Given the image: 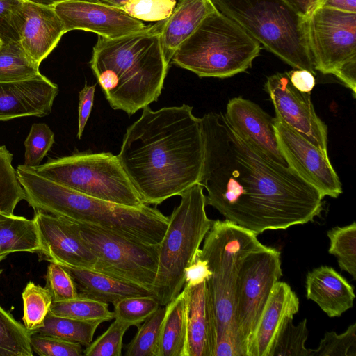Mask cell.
Wrapping results in <instances>:
<instances>
[{
	"mask_svg": "<svg viewBox=\"0 0 356 356\" xmlns=\"http://www.w3.org/2000/svg\"><path fill=\"white\" fill-rule=\"evenodd\" d=\"M299 309V299L291 286L277 281L257 323L248 356H269L275 338L288 317Z\"/></svg>",
	"mask_w": 356,
	"mask_h": 356,
	"instance_id": "obj_21",
	"label": "cell"
},
{
	"mask_svg": "<svg viewBox=\"0 0 356 356\" xmlns=\"http://www.w3.org/2000/svg\"><path fill=\"white\" fill-rule=\"evenodd\" d=\"M330 245L328 252L335 256L342 270L356 279V224L335 227L327 233Z\"/></svg>",
	"mask_w": 356,
	"mask_h": 356,
	"instance_id": "obj_33",
	"label": "cell"
},
{
	"mask_svg": "<svg viewBox=\"0 0 356 356\" xmlns=\"http://www.w3.org/2000/svg\"><path fill=\"white\" fill-rule=\"evenodd\" d=\"M50 313L54 315L82 321L103 322L115 319L108 304L92 299L77 297L74 299L52 302Z\"/></svg>",
	"mask_w": 356,
	"mask_h": 356,
	"instance_id": "obj_31",
	"label": "cell"
},
{
	"mask_svg": "<svg viewBox=\"0 0 356 356\" xmlns=\"http://www.w3.org/2000/svg\"><path fill=\"white\" fill-rule=\"evenodd\" d=\"M306 33L315 70L333 74L356 59V13L318 6L307 17Z\"/></svg>",
	"mask_w": 356,
	"mask_h": 356,
	"instance_id": "obj_12",
	"label": "cell"
},
{
	"mask_svg": "<svg viewBox=\"0 0 356 356\" xmlns=\"http://www.w3.org/2000/svg\"><path fill=\"white\" fill-rule=\"evenodd\" d=\"M306 296L331 318L339 317L350 309L355 298L353 286L333 268L327 266L307 273Z\"/></svg>",
	"mask_w": 356,
	"mask_h": 356,
	"instance_id": "obj_22",
	"label": "cell"
},
{
	"mask_svg": "<svg viewBox=\"0 0 356 356\" xmlns=\"http://www.w3.org/2000/svg\"><path fill=\"white\" fill-rule=\"evenodd\" d=\"M75 223L96 257L94 270L152 291L158 268L159 244L147 245Z\"/></svg>",
	"mask_w": 356,
	"mask_h": 356,
	"instance_id": "obj_11",
	"label": "cell"
},
{
	"mask_svg": "<svg viewBox=\"0 0 356 356\" xmlns=\"http://www.w3.org/2000/svg\"><path fill=\"white\" fill-rule=\"evenodd\" d=\"M16 172L24 200L34 210L147 245L159 244L168 227L169 217L148 204L129 207L86 195L43 177L24 165H19Z\"/></svg>",
	"mask_w": 356,
	"mask_h": 356,
	"instance_id": "obj_4",
	"label": "cell"
},
{
	"mask_svg": "<svg viewBox=\"0 0 356 356\" xmlns=\"http://www.w3.org/2000/svg\"><path fill=\"white\" fill-rule=\"evenodd\" d=\"M121 9L129 0H88Z\"/></svg>",
	"mask_w": 356,
	"mask_h": 356,
	"instance_id": "obj_50",
	"label": "cell"
},
{
	"mask_svg": "<svg viewBox=\"0 0 356 356\" xmlns=\"http://www.w3.org/2000/svg\"><path fill=\"white\" fill-rule=\"evenodd\" d=\"M164 20L117 38L99 36L90 65L114 110L130 116L160 96L169 67L161 42Z\"/></svg>",
	"mask_w": 356,
	"mask_h": 356,
	"instance_id": "obj_3",
	"label": "cell"
},
{
	"mask_svg": "<svg viewBox=\"0 0 356 356\" xmlns=\"http://www.w3.org/2000/svg\"><path fill=\"white\" fill-rule=\"evenodd\" d=\"M313 356H356V323L339 334L326 332Z\"/></svg>",
	"mask_w": 356,
	"mask_h": 356,
	"instance_id": "obj_39",
	"label": "cell"
},
{
	"mask_svg": "<svg viewBox=\"0 0 356 356\" xmlns=\"http://www.w3.org/2000/svg\"><path fill=\"white\" fill-rule=\"evenodd\" d=\"M265 88L274 106L275 117L328 156L327 128L316 114L310 93L297 90L287 72L268 76Z\"/></svg>",
	"mask_w": 356,
	"mask_h": 356,
	"instance_id": "obj_13",
	"label": "cell"
},
{
	"mask_svg": "<svg viewBox=\"0 0 356 356\" xmlns=\"http://www.w3.org/2000/svg\"><path fill=\"white\" fill-rule=\"evenodd\" d=\"M257 236L228 220H217L198 250L211 272L206 286L216 327L214 356H242L234 322L235 290L243 259L264 245Z\"/></svg>",
	"mask_w": 356,
	"mask_h": 356,
	"instance_id": "obj_5",
	"label": "cell"
},
{
	"mask_svg": "<svg viewBox=\"0 0 356 356\" xmlns=\"http://www.w3.org/2000/svg\"><path fill=\"white\" fill-rule=\"evenodd\" d=\"M216 10L212 0H179L177 3L164 20L161 33L162 50L168 64L177 48L209 14Z\"/></svg>",
	"mask_w": 356,
	"mask_h": 356,
	"instance_id": "obj_23",
	"label": "cell"
},
{
	"mask_svg": "<svg viewBox=\"0 0 356 356\" xmlns=\"http://www.w3.org/2000/svg\"><path fill=\"white\" fill-rule=\"evenodd\" d=\"M99 321H82L58 316L49 312L44 326L33 332L58 337L87 347L93 339Z\"/></svg>",
	"mask_w": 356,
	"mask_h": 356,
	"instance_id": "obj_27",
	"label": "cell"
},
{
	"mask_svg": "<svg viewBox=\"0 0 356 356\" xmlns=\"http://www.w3.org/2000/svg\"><path fill=\"white\" fill-rule=\"evenodd\" d=\"M58 91V86L42 74L25 80L0 82V121L49 115Z\"/></svg>",
	"mask_w": 356,
	"mask_h": 356,
	"instance_id": "obj_18",
	"label": "cell"
},
{
	"mask_svg": "<svg viewBox=\"0 0 356 356\" xmlns=\"http://www.w3.org/2000/svg\"><path fill=\"white\" fill-rule=\"evenodd\" d=\"M60 266L72 277L79 297L113 305L127 297L154 296L151 290L145 287L111 277L93 269Z\"/></svg>",
	"mask_w": 356,
	"mask_h": 356,
	"instance_id": "obj_24",
	"label": "cell"
},
{
	"mask_svg": "<svg viewBox=\"0 0 356 356\" xmlns=\"http://www.w3.org/2000/svg\"><path fill=\"white\" fill-rule=\"evenodd\" d=\"M287 72L291 83L297 90L302 92H312L316 80L311 72L303 69H294Z\"/></svg>",
	"mask_w": 356,
	"mask_h": 356,
	"instance_id": "obj_46",
	"label": "cell"
},
{
	"mask_svg": "<svg viewBox=\"0 0 356 356\" xmlns=\"http://www.w3.org/2000/svg\"><path fill=\"white\" fill-rule=\"evenodd\" d=\"M29 342L33 352L40 356H81L82 346L58 337L30 333Z\"/></svg>",
	"mask_w": 356,
	"mask_h": 356,
	"instance_id": "obj_41",
	"label": "cell"
},
{
	"mask_svg": "<svg viewBox=\"0 0 356 356\" xmlns=\"http://www.w3.org/2000/svg\"><path fill=\"white\" fill-rule=\"evenodd\" d=\"M33 220L41 243L40 261L93 269L96 257L75 222L38 209H35Z\"/></svg>",
	"mask_w": 356,
	"mask_h": 356,
	"instance_id": "obj_16",
	"label": "cell"
},
{
	"mask_svg": "<svg viewBox=\"0 0 356 356\" xmlns=\"http://www.w3.org/2000/svg\"><path fill=\"white\" fill-rule=\"evenodd\" d=\"M31 3L47 6H54L58 3L67 0H24Z\"/></svg>",
	"mask_w": 356,
	"mask_h": 356,
	"instance_id": "obj_51",
	"label": "cell"
},
{
	"mask_svg": "<svg viewBox=\"0 0 356 356\" xmlns=\"http://www.w3.org/2000/svg\"><path fill=\"white\" fill-rule=\"evenodd\" d=\"M30 168L43 177L86 195L129 207L140 208L146 204L117 155L111 152H78L51 159Z\"/></svg>",
	"mask_w": 356,
	"mask_h": 356,
	"instance_id": "obj_9",
	"label": "cell"
},
{
	"mask_svg": "<svg viewBox=\"0 0 356 356\" xmlns=\"http://www.w3.org/2000/svg\"><path fill=\"white\" fill-rule=\"evenodd\" d=\"M177 3V0H129L121 9L140 21L156 22L167 19Z\"/></svg>",
	"mask_w": 356,
	"mask_h": 356,
	"instance_id": "obj_40",
	"label": "cell"
},
{
	"mask_svg": "<svg viewBox=\"0 0 356 356\" xmlns=\"http://www.w3.org/2000/svg\"><path fill=\"white\" fill-rule=\"evenodd\" d=\"M146 204L158 205L198 183L204 160L200 118L183 104L149 106L131 124L117 155Z\"/></svg>",
	"mask_w": 356,
	"mask_h": 356,
	"instance_id": "obj_2",
	"label": "cell"
},
{
	"mask_svg": "<svg viewBox=\"0 0 356 356\" xmlns=\"http://www.w3.org/2000/svg\"><path fill=\"white\" fill-rule=\"evenodd\" d=\"M234 131L272 161L289 167L280 149L275 118L259 105L241 97L231 99L224 113Z\"/></svg>",
	"mask_w": 356,
	"mask_h": 356,
	"instance_id": "obj_17",
	"label": "cell"
},
{
	"mask_svg": "<svg viewBox=\"0 0 356 356\" xmlns=\"http://www.w3.org/2000/svg\"><path fill=\"white\" fill-rule=\"evenodd\" d=\"M24 0H0V39L19 41Z\"/></svg>",
	"mask_w": 356,
	"mask_h": 356,
	"instance_id": "obj_43",
	"label": "cell"
},
{
	"mask_svg": "<svg viewBox=\"0 0 356 356\" xmlns=\"http://www.w3.org/2000/svg\"><path fill=\"white\" fill-rule=\"evenodd\" d=\"M24 325L30 333L44 326L53 302L50 292L33 282L27 283L22 293Z\"/></svg>",
	"mask_w": 356,
	"mask_h": 356,
	"instance_id": "obj_32",
	"label": "cell"
},
{
	"mask_svg": "<svg viewBox=\"0 0 356 356\" xmlns=\"http://www.w3.org/2000/svg\"><path fill=\"white\" fill-rule=\"evenodd\" d=\"M41 243L35 220L0 213V261L17 252L38 253Z\"/></svg>",
	"mask_w": 356,
	"mask_h": 356,
	"instance_id": "obj_26",
	"label": "cell"
},
{
	"mask_svg": "<svg viewBox=\"0 0 356 356\" xmlns=\"http://www.w3.org/2000/svg\"><path fill=\"white\" fill-rule=\"evenodd\" d=\"M54 143V133L45 123H33L25 141L24 165L34 168L40 165Z\"/></svg>",
	"mask_w": 356,
	"mask_h": 356,
	"instance_id": "obj_37",
	"label": "cell"
},
{
	"mask_svg": "<svg viewBox=\"0 0 356 356\" xmlns=\"http://www.w3.org/2000/svg\"><path fill=\"white\" fill-rule=\"evenodd\" d=\"M186 289L187 356H214L216 327L206 282Z\"/></svg>",
	"mask_w": 356,
	"mask_h": 356,
	"instance_id": "obj_20",
	"label": "cell"
},
{
	"mask_svg": "<svg viewBox=\"0 0 356 356\" xmlns=\"http://www.w3.org/2000/svg\"><path fill=\"white\" fill-rule=\"evenodd\" d=\"M260 50L258 41L217 9L177 48L171 60L200 77L222 79L251 67Z\"/></svg>",
	"mask_w": 356,
	"mask_h": 356,
	"instance_id": "obj_6",
	"label": "cell"
},
{
	"mask_svg": "<svg viewBox=\"0 0 356 356\" xmlns=\"http://www.w3.org/2000/svg\"><path fill=\"white\" fill-rule=\"evenodd\" d=\"M65 32L91 31L106 38H117L145 29L143 21L122 9L88 0H67L54 6Z\"/></svg>",
	"mask_w": 356,
	"mask_h": 356,
	"instance_id": "obj_15",
	"label": "cell"
},
{
	"mask_svg": "<svg viewBox=\"0 0 356 356\" xmlns=\"http://www.w3.org/2000/svg\"><path fill=\"white\" fill-rule=\"evenodd\" d=\"M65 33V26L54 6L24 1L19 42L35 63L40 65Z\"/></svg>",
	"mask_w": 356,
	"mask_h": 356,
	"instance_id": "obj_19",
	"label": "cell"
},
{
	"mask_svg": "<svg viewBox=\"0 0 356 356\" xmlns=\"http://www.w3.org/2000/svg\"><path fill=\"white\" fill-rule=\"evenodd\" d=\"M2 272H3V269L0 266V275L2 273Z\"/></svg>",
	"mask_w": 356,
	"mask_h": 356,
	"instance_id": "obj_52",
	"label": "cell"
},
{
	"mask_svg": "<svg viewBox=\"0 0 356 356\" xmlns=\"http://www.w3.org/2000/svg\"><path fill=\"white\" fill-rule=\"evenodd\" d=\"M299 13L307 17L318 6L320 0H286Z\"/></svg>",
	"mask_w": 356,
	"mask_h": 356,
	"instance_id": "obj_49",
	"label": "cell"
},
{
	"mask_svg": "<svg viewBox=\"0 0 356 356\" xmlns=\"http://www.w3.org/2000/svg\"><path fill=\"white\" fill-rule=\"evenodd\" d=\"M158 246V268L152 291L165 306L184 288V270L194 259L213 221L206 213L203 187L195 184L180 194Z\"/></svg>",
	"mask_w": 356,
	"mask_h": 356,
	"instance_id": "obj_8",
	"label": "cell"
},
{
	"mask_svg": "<svg viewBox=\"0 0 356 356\" xmlns=\"http://www.w3.org/2000/svg\"><path fill=\"white\" fill-rule=\"evenodd\" d=\"M95 86H87L86 83L83 88L79 92V118L77 138H81L83 132L90 115L93 106Z\"/></svg>",
	"mask_w": 356,
	"mask_h": 356,
	"instance_id": "obj_45",
	"label": "cell"
},
{
	"mask_svg": "<svg viewBox=\"0 0 356 356\" xmlns=\"http://www.w3.org/2000/svg\"><path fill=\"white\" fill-rule=\"evenodd\" d=\"M39 66L19 41L2 42L0 47V82L25 80L40 74Z\"/></svg>",
	"mask_w": 356,
	"mask_h": 356,
	"instance_id": "obj_28",
	"label": "cell"
},
{
	"mask_svg": "<svg viewBox=\"0 0 356 356\" xmlns=\"http://www.w3.org/2000/svg\"><path fill=\"white\" fill-rule=\"evenodd\" d=\"M30 332L0 305V356H33Z\"/></svg>",
	"mask_w": 356,
	"mask_h": 356,
	"instance_id": "obj_30",
	"label": "cell"
},
{
	"mask_svg": "<svg viewBox=\"0 0 356 356\" xmlns=\"http://www.w3.org/2000/svg\"><path fill=\"white\" fill-rule=\"evenodd\" d=\"M113 306L115 318L138 327L161 305L154 296H140L121 299Z\"/></svg>",
	"mask_w": 356,
	"mask_h": 356,
	"instance_id": "obj_36",
	"label": "cell"
},
{
	"mask_svg": "<svg viewBox=\"0 0 356 356\" xmlns=\"http://www.w3.org/2000/svg\"><path fill=\"white\" fill-rule=\"evenodd\" d=\"M275 128L280 149L289 167L323 197H338L342 193V185L329 156L277 117Z\"/></svg>",
	"mask_w": 356,
	"mask_h": 356,
	"instance_id": "obj_14",
	"label": "cell"
},
{
	"mask_svg": "<svg viewBox=\"0 0 356 356\" xmlns=\"http://www.w3.org/2000/svg\"><path fill=\"white\" fill-rule=\"evenodd\" d=\"M1 44H2V41H1V40L0 39V47H1Z\"/></svg>",
	"mask_w": 356,
	"mask_h": 356,
	"instance_id": "obj_53",
	"label": "cell"
},
{
	"mask_svg": "<svg viewBox=\"0 0 356 356\" xmlns=\"http://www.w3.org/2000/svg\"><path fill=\"white\" fill-rule=\"evenodd\" d=\"M166 307L159 309L145 319L126 348V356H156Z\"/></svg>",
	"mask_w": 356,
	"mask_h": 356,
	"instance_id": "obj_35",
	"label": "cell"
},
{
	"mask_svg": "<svg viewBox=\"0 0 356 356\" xmlns=\"http://www.w3.org/2000/svg\"><path fill=\"white\" fill-rule=\"evenodd\" d=\"M333 74L350 88L354 97H355L356 59L351 60L344 63Z\"/></svg>",
	"mask_w": 356,
	"mask_h": 356,
	"instance_id": "obj_47",
	"label": "cell"
},
{
	"mask_svg": "<svg viewBox=\"0 0 356 356\" xmlns=\"http://www.w3.org/2000/svg\"><path fill=\"white\" fill-rule=\"evenodd\" d=\"M165 307L156 356H187L186 288Z\"/></svg>",
	"mask_w": 356,
	"mask_h": 356,
	"instance_id": "obj_25",
	"label": "cell"
},
{
	"mask_svg": "<svg viewBox=\"0 0 356 356\" xmlns=\"http://www.w3.org/2000/svg\"><path fill=\"white\" fill-rule=\"evenodd\" d=\"M204 160L198 183L207 204L258 235L313 222L324 197L291 167L277 163L240 137L224 113L200 118Z\"/></svg>",
	"mask_w": 356,
	"mask_h": 356,
	"instance_id": "obj_1",
	"label": "cell"
},
{
	"mask_svg": "<svg viewBox=\"0 0 356 356\" xmlns=\"http://www.w3.org/2000/svg\"><path fill=\"white\" fill-rule=\"evenodd\" d=\"M45 279V287L50 292L53 302L64 301L78 297L72 277L62 266L50 262Z\"/></svg>",
	"mask_w": 356,
	"mask_h": 356,
	"instance_id": "obj_42",
	"label": "cell"
},
{
	"mask_svg": "<svg viewBox=\"0 0 356 356\" xmlns=\"http://www.w3.org/2000/svg\"><path fill=\"white\" fill-rule=\"evenodd\" d=\"M211 274L207 260L197 250L193 261L184 270V285L193 286L206 282Z\"/></svg>",
	"mask_w": 356,
	"mask_h": 356,
	"instance_id": "obj_44",
	"label": "cell"
},
{
	"mask_svg": "<svg viewBox=\"0 0 356 356\" xmlns=\"http://www.w3.org/2000/svg\"><path fill=\"white\" fill-rule=\"evenodd\" d=\"M282 276L280 252L264 245L248 252L239 267L234 298V322L242 356L252 338L275 283Z\"/></svg>",
	"mask_w": 356,
	"mask_h": 356,
	"instance_id": "obj_10",
	"label": "cell"
},
{
	"mask_svg": "<svg viewBox=\"0 0 356 356\" xmlns=\"http://www.w3.org/2000/svg\"><path fill=\"white\" fill-rule=\"evenodd\" d=\"M293 317H288L280 328L269 356H313V350L305 347L308 337L307 319L298 325L293 323Z\"/></svg>",
	"mask_w": 356,
	"mask_h": 356,
	"instance_id": "obj_29",
	"label": "cell"
},
{
	"mask_svg": "<svg viewBox=\"0 0 356 356\" xmlns=\"http://www.w3.org/2000/svg\"><path fill=\"white\" fill-rule=\"evenodd\" d=\"M318 6L356 13V0H320Z\"/></svg>",
	"mask_w": 356,
	"mask_h": 356,
	"instance_id": "obj_48",
	"label": "cell"
},
{
	"mask_svg": "<svg viewBox=\"0 0 356 356\" xmlns=\"http://www.w3.org/2000/svg\"><path fill=\"white\" fill-rule=\"evenodd\" d=\"M212 1L268 51L294 69L316 74L307 44V17L286 0Z\"/></svg>",
	"mask_w": 356,
	"mask_h": 356,
	"instance_id": "obj_7",
	"label": "cell"
},
{
	"mask_svg": "<svg viewBox=\"0 0 356 356\" xmlns=\"http://www.w3.org/2000/svg\"><path fill=\"white\" fill-rule=\"evenodd\" d=\"M130 324L115 318L108 328L83 350L86 356H120L122 339Z\"/></svg>",
	"mask_w": 356,
	"mask_h": 356,
	"instance_id": "obj_38",
	"label": "cell"
},
{
	"mask_svg": "<svg viewBox=\"0 0 356 356\" xmlns=\"http://www.w3.org/2000/svg\"><path fill=\"white\" fill-rule=\"evenodd\" d=\"M13 154L0 146V213H13L17 204L25 198L24 191L12 165Z\"/></svg>",
	"mask_w": 356,
	"mask_h": 356,
	"instance_id": "obj_34",
	"label": "cell"
}]
</instances>
